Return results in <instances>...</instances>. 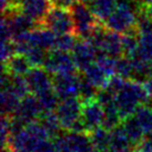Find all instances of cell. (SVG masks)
<instances>
[{
  "label": "cell",
  "mask_w": 152,
  "mask_h": 152,
  "mask_svg": "<svg viewBox=\"0 0 152 152\" xmlns=\"http://www.w3.org/2000/svg\"><path fill=\"white\" fill-rule=\"evenodd\" d=\"M119 112L122 119L135 113L137 109L150 101V96L142 82L137 80H126L122 88L114 94Z\"/></svg>",
  "instance_id": "1"
},
{
  "label": "cell",
  "mask_w": 152,
  "mask_h": 152,
  "mask_svg": "<svg viewBox=\"0 0 152 152\" xmlns=\"http://www.w3.org/2000/svg\"><path fill=\"white\" fill-rule=\"evenodd\" d=\"M75 23V34L78 38L88 39L94 28L101 21L96 17L88 4L78 1L70 7Z\"/></svg>",
  "instance_id": "2"
},
{
  "label": "cell",
  "mask_w": 152,
  "mask_h": 152,
  "mask_svg": "<svg viewBox=\"0 0 152 152\" xmlns=\"http://www.w3.org/2000/svg\"><path fill=\"white\" fill-rule=\"evenodd\" d=\"M40 26L49 28L58 36L64 34H75V23L72 19L71 9L68 7L52 4Z\"/></svg>",
  "instance_id": "3"
},
{
  "label": "cell",
  "mask_w": 152,
  "mask_h": 152,
  "mask_svg": "<svg viewBox=\"0 0 152 152\" xmlns=\"http://www.w3.org/2000/svg\"><path fill=\"white\" fill-rule=\"evenodd\" d=\"M52 140L58 152H92L94 149L87 132L66 131Z\"/></svg>",
  "instance_id": "4"
},
{
  "label": "cell",
  "mask_w": 152,
  "mask_h": 152,
  "mask_svg": "<svg viewBox=\"0 0 152 152\" xmlns=\"http://www.w3.org/2000/svg\"><path fill=\"white\" fill-rule=\"evenodd\" d=\"M81 75L77 71L53 75V90L60 100L79 98Z\"/></svg>",
  "instance_id": "5"
},
{
  "label": "cell",
  "mask_w": 152,
  "mask_h": 152,
  "mask_svg": "<svg viewBox=\"0 0 152 152\" xmlns=\"http://www.w3.org/2000/svg\"><path fill=\"white\" fill-rule=\"evenodd\" d=\"M81 112L82 101L78 97L60 100L56 109V113L64 131L70 130V128L81 118Z\"/></svg>",
  "instance_id": "6"
},
{
  "label": "cell",
  "mask_w": 152,
  "mask_h": 152,
  "mask_svg": "<svg viewBox=\"0 0 152 152\" xmlns=\"http://www.w3.org/2000/svg\"><path fill=\"white\" fill-rule=\"evenodd\" d=\"M43 67L51 75L78 71L71 52H66V51H61L58 49H51L48 51Z\"/></svg>",
  "instance_id": "7"
},
{
  "label": "cell",
  "mask_w": 152,
  "mask_h": 152,
  "mask_svg": "<svg viewBox=\"0 0 152 152\" xmlns=\"http://www.w3.org/2000/svg\"><path fill=\"white\" fill-rule=\"evenodd\" d=\"M42 113L43 110L40 106L38 97L32 93H29L20 100V103L16 112L12 114V117L27 126L28 123L38 120Z\"/></svg>",
  "instance_id": "8"
},
{
  "label": "cell",
  "mask_w": 152,
  "mask_h": 152,
  "mask_svg": "<svg viewBox=\"0 0 152 152\" xmlns=\"http://www.w3.org/2000/svg\"><path fill=\"white\" fill-rule=\"evenodd\" d=\"M26 80L29 86L30 93L34 96L53 89V75H51L45 67H32L27 73Z\"/></svg>",
  "instance_id": "9"
},
{
  "label": "cell",
  "mask_w": 152,
  "mask_h": 152,
  "mask_svg": "<svg viewBox=\"0 0 152 152\" xmlns=\"http://www.w3.org/2000/svg\"><path fill=\"white\" fill-rule=\"evenodd\" d=\"M104 119V108L97 98L82 101L81 120L83 121L88 133L99 127H102Z\"/></svg>",
  "instance_id": "10"
},
{
  "label": "cell",
  "mask_w": 152,
  "mask_h": 152,
  "mask_svg": "<svg viewBox=\"0 0 152 152\" xmlns=\"http://www.w3.org/2000/svg\"><path fill=\"white\" fill-rule=\"evenodd\" d=\"M78 71H85L86 69L97 61L98 52L87 39L79 38L76 46L71 51Z\"/></svg>",
  "instance_id": "11"
},
{
  "label": "cell",
  "mask_w": 152,
  "mask_h": 152,
  "mask_svg": "<svg viewBox=\"0 0 152 152\" xmlns=\"http://www.w3.org/2000/svg\"><path fill=\"white\" fill-rule=\"evenodd\" d=\"M57 37L58 34H55L49 28H46L43 26H38L37 28H34L29 32L28 40H29L30 46L39 47L49 51L51 49H55Z\"/></svg>",
  "instance_id": "12"
},
{
  "label": "cell",
  "mask_w": 152,
  "mask_h": 152,
  "mask_svg": "<svg viewBox=\"0 0 152 152\" xmlns=\"http://www.w3.org/2000/svg\"><path fill=\"white\" fill-rule=\"evenodd\" d=\"M52 4L50 0H28L20 6V10L40 26Z\"/></svg>",
  "instance_id": "13"
},
{
  "label": "cell",
  "mask_w": 152,
  "mask_h": 152,
  "mask_svg": "<svg viewBox=\"0 0 152 152\" xmlns=\"http://www.w3.org/2000/svg\"><path fill=\"white\" fill-rule=\"evenodd\" d=\"M104 53L113 58H120L123 55V48H122V40H121V34L118 32H114L111 30H107L104 38L101 45V50L100 53Z\"/></svg>",
  "instance_id": "14"
},
{
  "label": "cell",
  "mask_w": 152,
  "mask_h": 152,
  "mask_svg": "<svg viewBox=\"0 0 152 152\" xmlns=\"http://www.w3.org/2000/svg\"><path fill=\"white\" fill-rule=\"evenodd\" d=\"M32 64H30L26 55L16 53L13 55L9 60L2 64V69L9 72L12 76H21L26 77L27 73L31 70Z\"/></svg>",
  "instance_id": "15"
},
{
  "label": "cell",
  "mask_w": 152,
  "mask_h": 152,
  "mask_svg": "<svg viewBox=\"0 0 152 152\" xmlns=\"http://www.w3.org/2000/svg\"><path fill=\"white\" fill-rule=\"evenodd\" d=\"M81 73H82V76L85 77L89 82H91L98 89L104 88L110 78L108 76V73L97 62H94L91 66H89L85 71H82Z\"/></svg>",
  "instance_id": "16"
},
{
  "label": "cell",
  "mask_w": 152,
  "mask_h": 152,
  "mask_svg": "<svg viewBox=\"0 0 152 152\" xmlns=\"http://www.w3.org/2000/svg\"><path fill=\"white\" fill-rule=\"evenodd\" d=\"M121 126L129 137L131 143H132V147H135L140 141H142L145 138V133H144L143 129L141 128L140 123L138 122L137 118L134 117V114L123 119Z\"/></svg>",
  "instance_id": "17"
},
{
  "label": "cell",
  "mask_w": 152,
  "mask_h": 152,
  "mask_svg": "<svg viewBox=\"0 0 152 152\" xmlns=\"http://www.w3.org/2000/svg\"><path fill=\"white\" fill-rule=\"evenodd\" d=\"M117 4L118 0H91L89 2V7L99 19V21L104 22L115 10Z\"/></svg>",
  "instance_id": "18"
},
{
  "label": "cell",
  "mask_w": 152,
  "mask_h": 152,
  "mask_svg": "<svg viewBox=\"0 0 152 152\" xmlns=\"http://www.w3.org/2000/svg\"><path fill=\"white\" fill-rule=\"evenodd\" d=\"M38 120L41 122V124L47 130V132L49 133L51 139H55L57 135H59L61 133V130H64L56 111L43 112Z\"/></svg>",
  "instance_id": "19"
},
{
  "label": "cell",
  "mask_w": 152,
  "mask_h": 152,
  "mask_svg": "<svg viewBox=\"0 0 152 152\" xmlns=\"http://www.w3.org/2000/svg\"><path fill=\"white\" fill-rule=\"evenodd\" d=\"M123 55L132 58L139 50V31L137 28L121 34Z\"/></svg>",
  "instance_id": "20"
},
{
  "label": "cell",
  "mask_w": 152,
  "mask_h": 152,
  "mask_svg": "<svg viewBox=\"0 0 152 152\" xmlns=\"http://www.w3.org/2000/svg\"><path fill=\"white\" fill-rule=\"evenodd\" d=\"M21 98H19L13 92L11 89L1 88V108H2V114L12 115L17 110Z\"/></svg>",
  "instance_id": "21"
},
{
  "label": "cell",
  "mask_w": 152,
  "mask_h": 152,
  "mask_svg": "<svg viewBox=\"0 0 152 152\" xmlns=\"http://www.w3.org/2000/svg\"><path fill=\"white\" fill-rule=\"evenodd\" d=\"M131 147H132V143L122 126H119L110 131V150L130 149Z\"/></svg>",
  "instance_id": "22"
},
{
  "label": "cell",
  "mask_w": 152,
  "mask_h": 152,
  "mask_svg": "<svg viewBox=\"0 0 152 152\" xmlns=\"http://www.w3.org/2000/svg\"><path fill=\"white\" fill-rule=\"evenodd\" d=\"M134 117L143 129L145 135L152 134V107L148 104L140 106L135 111Z\"/></svg>",
  "instance_id": "23"
},
{
  "label": "cell",
  "mask_w": 152,
  "mask_h": 152,
  "mask_svg": "<svg viewBox=\"0 0 152 152\" xmlns=\"http://www.w3.org/2000/svg\"><path fill=\"white\" fill-rule=\"evenodd\" d=\"M90 139L96 149L110 150V131L106 128L99 127L89 132Z\"/></svg>",
  "instance_id": "24"
},
{
  "label": "cell",
  "mask_w": 152,
  "mask_h": 152,
  "mask_svg": "<svg viewBox=\"0 0 152 152\" xmlns=\"http://www.w3.org/2000/svg\"><path fill=\"white\" fill-rule=\"evenodd\" d=\"M134 57L147 61H150L152 59V31L139 34V50Z\"/></svg>",
  "instance_id": "25"
},
{
  "label": "cell",
  "mask_w": 152,
  "mask_h": 152,
  "mask_svg": "<svg viewBox=\"0 0 152 152\" xmlns=\"http://www.w3.org/2000/svg\"><path fill=\"white\" fill-rule=\"evenodd\" d=\"M38 100L40 102V106L42 108L43 112H50V111H56L57 107L59 104L60 99L57 96V93L53 89H50L46 92L41 93L37 96Z\"/></svg>",
  "instance_id": "26"
},
{
  "label": "cell",
  "mask_w": 152,
  "mask_h": 152,
  "mask_svg": "<svg viewBox=\"0 0 152 152\" xmlns=\"http://www.w3.org/2000/svg\"><path fill=\"white\" fill-rule=\"evenodd\" d=\"M115 75L122 77L126 80H133V62L132 59L122 56L117 59L115 66Z\"/></svg>",
  "instance_id": "27"
},
{
  "label": "cell",
  "mask_w": 152,
  "mask_h": 152,
  "mask_svg": "<svg viewBox=\"0 0 152 152\" xmlns=\"http://www.w3.org/2000/svg\"><path fill=\"white\" fill-rule=\"evenodd\" d=\"M25 55L30 61V64H32V67H43V64L46 62L48 51L42 48H39V47L31 46Z\"/></svg>",
  "instance_id": "28"
},
{
  "label": "cell",
  "mask_w": 152,
  "mask_h": 152,
  "mask_svg": "<svg viewBox=\"0 0 152 152\" xmlns=\"http://www.w3.org/2000/svg\"><path fill=\"white\" fill-rule=\"evenodd\" d=\"M77 41H78V39H77V36L75 34H59L57 37L55 49L66 51V52H71L76 46Z\"/></svg>",
  "instance_id": "29"
},
{
  "label": "cell",
  "mask_w": 152,
  "mask_h": 152,
  "mask_svg": "<svg viewBox=\"0 0 152 152\" xmlns=\"http://www.w3.org/2000/svg\"><path fill=\"white\" fill-rule=\"evenodd\" d=\"M98 91H99V89L94 87L91 82H89L81 73V82L80 89H79V99L81 101H87V100L97 98Z\"/></svg>",
  "instance_id": "30"
},
{
  "label": "cell",
  "mask_w": 152,
  "mask_h": 152,
  "mask_svg": "<svg viewBox=\"0 0 152 152\" xmlns=\"http://www.w3.org/2000/svg\"><path fill=\"white\" fill-rule=\"evenodd\" d=\"M12 132V118L8 114H2L1 124H0V134H1V147H7Z\"/></svg>",
  "instance_id": "31"
},
{
  "label": "cell",
  "mask_w": 152,
  "mask_h": 152,
  "mask_svg": "<svg viewBox=\"0 0 152 152\" xmlns=\"http://www.w3.org/2000/svg\"><path fill=\"white\" fill-rule=\"evenodd\" d=\"M13 55H16V49H15V43H13L12 40L1 41V60H2V64L10 59Z\"/></svg>",
  "instance_id": "32"
},
{
  "label": "cell",
  "mask_w": 152,
  "mask_h": 152,
  "mask_svg": "<svg viewBox=\"0 0 152 152\" xmlns=\"http://www.w3.org/2000/svg\"><path fill=\"white\" fill-rule=\"evenodd\" d=\"M144 86V88H145V90H147V92H148V94L150 96V98L152 99V76L148 77L145 80L142 82Z\"/></svg>",
  "instance_id": "33"
},
{
  "label": "cell",
  "mask_w": 152,
  "mask_h": 152,
  "mask_svg": "<svg viewBox=\"0 0 152 152\" xmlns=\"http://www.w3.org/2000/svg\"><path fill=\"white\" fill-rule=\"evenodd\" d=\"M109 152H131L130 149H112L109 150Z\"/></svg>",
  "instance_id": "34"
},
{
  "label": "cell",
  "mask_w": 152,
  "mask_h": 152,
  "mask_svg": "<svg viewBox=\"0 0 152 152\" xmlns=\"http://www.w3.org/2000/svg\"><path fill=\"white\" fill-rule=\"evenodd\" d=\"M145 8H147V11H148V13L150 15V17L152 18V6H147V4H145Z\"/></svg>",
  "instance_id": "35"
},
{
  "label": "cell",
  "mask_w": 152,
  "mask_h": 152,
  "mask_svg": "<svg viewBox=\"0 0 152 152\" xmlns=\"http://www.w3.org/2000/svg\"><path fill=\"white\" fill-rule=\"evenodd\" d=\"M142 2L147 6H152V0H142Z\"/></svg>",
  "instance_id": "36"
},
{
  "label": "cell",
  "mask_w": 152,
  "mask_h": 152,
  "mask_svg": "<svg viewBox=\"0 0 152 152\" xmlns=\"http://www.w3.org/2000/svg\"><path fill=\"white\" fill-rule=\"evenodd\" d=\"M92 152H109V150H102V149H93Z\"/></svg>",
  "instance_id": "37"
},
{
  "label": "cell",
  "mask_w": 152,
  "mask_h": 152,
  "mask_svg": "<svg viewBox=\"0 0 152 152\" xmlns=\"http://www.w3.org/2000/svg\"><path fill=\"white\" fill-rule=\"evenodd\" d=\"M17 1V4H18V6H19V9H20V6H21L23 2H26V1H28V0H16Z\"/></svg>",
  "instance_id": "38"
},
{
  "label": "cell",
  "mask_w": 152,
  "mask_h": 152,
  "mask_svg": "<svg viewBox=\"0 0 152 152\" xmlns=\"http://www.w3.org/2000/svg\"><path fill=\"white\" fill-rule=\"evenodd\" d=\"M149 64H150V73H151V76H152V59L149 61Z\"/></svg>",
  "instance_id": "39"
},
{
  "label": "cell",
  "mask_w": 152,
  "mask_h": 152,
  "mask_svg": "<svg viewBox=\"0 0 152 152\" xmlns=\"http://www.w3.org/2000/svg\"><path fill=\"white\" fill-rule=\"evenodd\" d=\"M51 2H52V4H53V2H55V0H50Z\"/></svg>",
  "instance_id": "40"
},
{
  "label": "cell",
  "mask_w": 152,
  "mask_h": 152,
  "mask_svg": "<svg viewBox=\"0 0 152 152\" xmlns=\"http://www.w3.org/2000/svg\"><path fill=\"white\" fill-rule=\"evenodd\" d=\"M151 100H152V99H151Z\"/></svg>",
  "instance_id": "41"
},
{
  "label": "cell",
  "mask_w": 152,
  "mask_h": 152,
  "mask_svg": "<svg viewBox=\"0 0 152 152\" xmlns=\"http://www.w3.org/2000/svg\"><path fill=\"white\" fill-rule=\"evenodd\" d=\"M134 152H135V151H134Z\"/></svg>",
  "instance_id": "42"
}]
</instances>
